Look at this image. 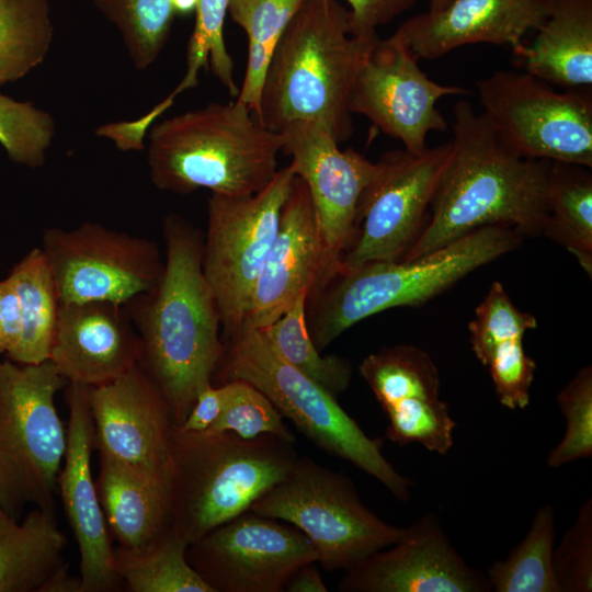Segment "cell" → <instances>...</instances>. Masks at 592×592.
I'll return each instance as SVG.
<instances>
[{
    "label": "cell",
    "instance_id": "4fadbf2b",
    "mask_svg": "<svg viewBox=\"0 0 592 592\" xmlns=\"http://www.w3.org/2000/svg\"><path fill=\"white\" fill-rule=\"evenodd\" d=\"M452 141L421 152L382 155L357 208L356 235L341 259L353 269L375 261H399L421 230L428 206L451 159Z\"/></svg>",
    "mask_w": 592,
    "mask_h": 592
},
{
    "label": "cell",
    "instance_id": "ee69618b",
    "mask_svg": "<svg viewBox=\"0 0 592 592\" xmlns=\"http://www.w3.org/2000/svg\"><path fill=\"white\" fill-rule=\"evenodd\" d=\"M224 401L221 385L209 384L197 395L196 400L182 424L183 431L204 432L208 430L220 414Z\"/></svg>",
    "mask_w": 592,
    "mask_h": 592
},
{
    "label": "cell",
    "instance_id": "f35d334b",
    "mask_svg": "<svg viewBox=\"0 0 592 592\" xmlns=\"http://www.w3.org/2000/svg\"><path fill=\"white\" fill-rule=\"evenodd\" d=\"M523 337L504 338L477 356L488 367L501 405L515 410L530 402L536 363L523 348Z\"/></svg>",
    "mask_w": 592,
    "mask_h": 592
},
{
    "label": "cell",
    "instance_id": "ffe728a7",
    "mask_svg": "<svg viewBox=\"0 0 592 592\" xmlns=\"http://www.w3.org/2000/svg\"><path fill=\"white\" fill-rule=\"evenodd\" d=\"M69 410L67 446L58 476L65 514L80 555V592H117L124 584L115 570L112 537L91 471L94 428L89 406V387L67 383Z\"/></svg>",
    "mask_w": 592,
    "mask_h": 592
},
{
    "label": "cell",
    "instance_id": "ab89813d",
    "mask_svg": "<svg viewBox=\"0 0 592 592\" xmlns=\"http://www.w3.org/2000/svg\"><path fill=\"white\" fill-rule=\"evenodd\" d=\"M553 567L559 592L592 590V500L579 509L572 525L553 551Z\"/></svg>",
    "mask_w": 592,
    "mask_h": 592
},
{
    "label": "cell",
    "instance_id": "1f68e13d",
    "mask_svg": "<svg viewBox=\"0 0 592 592\" xmlns=\"http://www.w3.org/2000/svg\"><path fill=\"white\" fill-rule=\"evenodd\" d=\"M555 509L540 506L525 537L503 560L487 570L491 590L496 592H559L553 551L556 527Z\"/></svg>",
    "mask_w": 592,
    "mask_h": 592
},
{
    "label": "cell",
    "instance_id": "52a82bcc",
    "mask_svg": "<svg viewBox=\"0 0 592 592\" xmlns=\"http://www.w3.org/2000/svg\"><path fill=\"white\" fill-rule=\"evenodd\" d=\"M224 345L213 382L251 384L319 448L373 476L399 501L409 500L412 481L386 459L382 439L369 437L337 397L282 358L261 329L241 326Z\"/></svg>",
    "mask_w": 592,
    "mask_h": 592
},
{
    "label": "cell",
    "instance_id": "836d02e7",
    "mask_svg": "<svg viewBox=\"0 0 592 592\" xmlns=\"http://www.w3.org/2000/svg\"><path fill=\"white\" fill-rule=\"evenodd\" d=\"M119 31L128 56L139 70L160 56L177 15L171 0H92Z\"/></svg>",
    "mask_w": 592,
    "mask_h": 592
},
{
    "label": "cell",
    "instance_id": "603a6c76",
    "mask_svg": "<svg viewBox=\"0 0 592 592\" xmlns=\"http://www.w3.org/2000/svg\"><path fill=\"white\" fill-rule=\"evenodd\" d=\"M546 18L545 0H454L439 12L408 19L394 34L419 60L479 43L510 46L515 54Z\"/></svg>",
    "mask_w": 592,
    "mask_h": 592
},
{
    "label": "cell",
    "instance_id": "5b68a950",
    "mask_svg": "<svg viewBox=\"0 0 592 592\" xmlns=\"http://www.w3.org/2000/svg\"><path fill=\"white\" fill-rule=\"evenodd\" d=\"M295 444L263 434L183 431L175 425L167 466L169 526L189 545L248 511L299 457Z\"/></svg>",
    "mask_w": 592,
    "mask_h": 592
},
{
    "label": "cell",
    "instance_id": "d4e9b609",
    "mask_svg": "<svg viewBox=\"0 0 592 592\" xmlns=\"http://www.w3.org/2000/svg\"><path fill=\"white\" fill-rule=\"evenodd\" d=\"M95 488L109 533L118 546H143L169 527L167 476L99 454Z\"/></svg>",
    "mask_w": 592,
    "mask_h": 592
},
{
    "label": "cell",
    "instance_id": "9c48e42d",
    "mask_svg": "<svg viewBox=\"0 0 592 592\" xmlns=\"http://www.w3.org/2000/svg\"><path fill=\"white\" fill-rule=\"evenodd\" d=\"M249 510L301 531L327 571H345L403 534V527L385 522L362 502L350 478L309 457H298Z\"/></svg>",
    "mask_w": 592,
    "mask_h": 592
},
{
    "label": "cell",
    "instance_id": "484cf974",
    "mask_svg": "<svg viewBox=\"0 0 592 592\" xmlns=\"http://www.w3.org/2000/svg\"><path fill=\"white\" fill-rule=\"evenodd\" d=\"M67 543L55 512L33 508L20 520L0 506V592H38L66 563Z\"/></svg>",
    "mask_w": 592,
    "mask_h": 592
},
{
    "label": "cell",
    "instance_id": "8d00e7d4",
    "mask_svg": "<svg viewBox=\"0 0 592 592\" xmlns=\"http://www.w3.org/2000/svg\"><path fill=\"white\" fill-rule=\"evenodd\" d=\"M220 385L224 391L220 414L204 432L229 431L243 439L270 434L295 444L294 434L283 422L284 417L259 389L241 379Z\"/></svg>",
    "mask_w": 592,
    "mask_h": 592
},
{
    "label": "cell",
    "instance_id": "f6af8a7d",
    "mask_svg": "<svg viewBox=\"0 0 592 592\" xmlns=\"http://www.w3.org/2000/svg\"><path fill=\"white\" fill-rule=\"evenodd\" d=\"M316 563L317 561H310L299 567L287 581L284 591L327 592L328 588Z\"/></svg>",
    "mask_w": 592,
    "mask_h": 592
},
{
    "label": "cell",
    "instance_id": "7402d4cb",
    "mask_svg": "<svg viewBox=\"0 0 592 592\" xmlns=\"http://www.w3.org/2000/svg\"><path fill=\"white\" fill-rule=\"evenodd\" d=\"M140 355V339L125 305L60 304L49 361L67 383H109L137 365Z\"/></svg>",
    "mask_w": 592,
    "mask_h": 592
},
{
    "label": "cell",
    "instance_id": "d590c367",
    "mask_svg": "<svg viewBox=\"0 0 592 592\" xmlns=\"http://www.w3.org/2000/svg\"><path fill=\"white\" fill-rule=\"evenodd\" d=\"M55 134V121L48 112L0 92V145L13 162L42 167Z\"/></svg>",
    "mask_w": 592,
    "mask_h": 592
},
{
    "label": "cell",
    "instance_id": "7dc6e473",
    "mask_svg": "<svg viewBox=\"0 0 592 592\" xmlns=\"http://www.w3.org/2000/svg\"><path fill=\"white\" fill-rule=\"evenodd\" d=\"M198 0H171L175 14L194 12Z\"/></svg>",
    "mask_w": 592,
    "mask_h": 592
},
{
    "label": "cell",
    "instance_id": "d6a6232c",
    "mask_svg": "<svg viewBox=\"0 0 592 592\" xmlns=\"http://www.w3.org/2000/svg\"><path fill=\"white\" fill-rule=\"evenodd\" d=\"M307 294L300 295L261 330L282 358L337 397L349 387L352 367L337 355H321L314 344L307 326Z\"/></svg>",
    "mask_w": 592,
    "mask_h": 592
},
{
    "label": "cell",
    "instance_id": "4316f807",
    "mask_svg": "<svg viewBox=\"0 0 592 592\" xmlns=\"http://www.w3.org/2000/svg\"><path fill=\"white\" fill-rule=\"evenodd\" d=\"M8 276L20 304L21 334L4 357L20 364L45 362L49 360L60 301L42 248L30 250Z\"/></svg>",
    "mask_w": 592,
    "mask_h": 592
},
{
    "label": "cell",
    "instance_id": "74e56055",
    "mask_svg": "<svg viewBox=\"0 0 592 592\" xmlns=\"http://www.w3.org/2000/svg\"><path fill=\"white\" fill-rule=\"evenodd\" d=\"M556 400L566 420V432L547 457L553 468L592 456V367L581 368Z\"/></svg>",
    "mask_w": 592,
    "mask_h": 592
},
{
    "label": "cell",
    "instance_id": "83f0119b",
    "mask_svg": "<svg viewBox=\"0 0 592 592\" xmlns=\"http://www.w3.org/2000/svg\"><path fill=\"white\" fill-rule=\"evenodd\" d=\"M590 168L549 162L547 208L543 235L563 246L583 270L592 273V175Z\"/></svg>",
    "mask_w": 592,
    "mask_h": 592
},
{
    "label": "cell",
    "instance_id": "8fae6325",
    "mask_svg": "<svg viewBox=\"0 0 592 592\" xmlns=\"http://www.w3.org/2000/svg\"><path fill=\"white\" fill-rule=\"evenodd\" d=\"M296 174L291 164L251 195L212 193L202 267L214 294L224 338L242 326L253 285L276 237Z\"/></svg>",
    "mask_w": 592,
    "mask_h": 592
},
{
    "label": "cell",
    "instance_id": "7bdbcfd3",
    "mask_svg": "<svg viewBox=\"0 0 592 592\" xmlns=\"http://www.w3.org/2000/svg\"><path fill=\"white\" fill-rule=\"evenodd\" d=\"M21 334V311L11 280L0 281V357L18 344Z\"/></svg>",
    "mask_w": 592,
    "mask_h": 592
},
{
    "label": "cell",
    "instance_id": "ba28073f",
    "mask_svg": "<svg viewBox=\"0 0 592 592\" xmlns=\"http://www.w3.org/2000/svg\"><path fill=\"white\" fill-rule=\"evenodd\" d=\"M66 385L49 360L0 357V506L16 519L27 506L55 512L67 446L55 396Z\"/></svg>",
    "mask_w": 592,
    "mask_h": 592
},
{
    "label": "cell",
    "instance_id": "30bf717a",
    "mask_svg": "<svg viewBox=\"0 0 592 592\" xmlns=\"http://www.w3.org/2000/svg\"><path fill=\"white\" fill-rule=\"evenodd\" d=\"M476 87L481 114L511 153L592 167L591 87L558 92L512 69L497 70Z\"/></svg>",
    "mask_w": 592,
    "mask_h": 592
},
{
    "label": "cell",
    "instance_id": "e0dca14e",
    "mask_svg": "<svg viewBox=\"0 0 592 592\" xmlns=\"http://www.w3.org/2000/svg\"><path fill=\"white\" fill-rule=\"evenodd\" d=\"M341 267L329 254L309 191L295 177L274 242L253 285L242 326L262 329L303 294L308 296Z\"/></svg>",
    "mask_w": 592,
    "mask_h": 592
},
{
    "label": "cell",
    "instance_id": "2e32d148",
    "mask_svg": "<svg viewBox=\"0 0 592 592\" xmlns=\"http://www.w3.org/2000/svg\"><path fill=\"white\" fill-rule=\"evenodd\" d=\"M282 152L309 191L323 243L338 262L356 235L360 198L378 170L352 148L339 143L320 123L297 121L280 130Z\"/></svg>",
    "mask_w": 592,
    "mask_h": 592
},
{
    "label": "cell",
    "instance_id": "b9f144b4",
    "mask_svg": "<svg viewBox=\"0 0 592 592\" xmlns=\"http://www.w3.org/2000/svg\"><path fill=\"white\" fill-rule=\"evenodd\" d=\"M350 5L351 33L360 37L377 34V29L414 5L417 0H345Z\"/></svg>",
    "mask_w": 592,
    "mask_h": 592
},
{
    "label": "cell",
    "instance_id": "6da1fadb",
    "mask_svg": "<svg viewBox=\"0 0 592 592\" xmlns=\"http://www.w3.org/2000/svg\"><path fill=\"white\" fill-rule=\"evenodd\" d=\"M163 270L126 306L141 343L139 367L166 400L175 425L213 384L225 345L214 294L202 267L203 232L179 214L163 218Z\"/></svg>",
    "mask_w": 592,
    "mask_h": 592
},
{
    "label": "cell",
    "instance_id": "f1b7e54d",
    "mask_svg": "<svg viewBox=\"0 0 592 592\" xmlns=\"http://www.w3.org/2000/svg\"><path fill=\"white\" fill-rule=\"evenodd\" d=\"M187 547L169 526L143 546L114 547L115 570L130 592H214L189 563Z\"/></svg>",
    "mask_w": 592,
    "mask_h": 592
},
{
    "label": "cell",
    "instance_id": "44dd1931",
    "mask_svg": "<svg viewBox=\"0 0 592 592\" xmlns=\"http://www.w3.org/2000/svg\"><path fill=\"white\" fill-rule=\"evenodd\" d=\"M94 449L136 469L167 476L175 423L168 405L139 365L89 387Z\"/></svg>",
    "mask_w": 592,
    "mask_h": 592
},
{
    "label": "cell",
    "instance_id": "8992f818",
    "mask_svg": "<svg viewBox=\"0 0 592 592\" xmlns=\"http://www.w3.org/2000/svg\"><path fill=\"white\" fill-rule=\"evenodd\" d=\"M521 242L512 227L488 225L412 260L340 267L308 296L310 338L321 351L345 330L383 310L425 303Z\"/></svg>",
    "mask_w": 592,
    "mask_h": 592
},
{
    "label": "cell",
    "instance_id": "7a4b0ae2",
    "mask_svg": "<svg viewBox=\"0 0 592 592\" xmlns=\"http://www.w3.org/2000/svg\"><path fill=\"white\" fill-rule=\"evenodd\" d=\"M453 152L431 201L432 215L401 260L430 253L488 225L540 235L547 220L548 160L520 158L470 103L453 107Z\"/></svg>",
    "mask_w": 592,
    "mask_h": 592
},
{
    "label": "cell",
    "instance_id": "e575fe53",
    "mask_svg": "<svg viewBox=\"0 0 592 592\" xmlns=\"http://www.w3.org/2000/svg\"><path fill=\"white\" fill-rule=\"evenodd\" d=\"M230 0H198L195 9V25L191 35L184 77L164 99L173 104L182 92L198 83L200 70L209 66L228 93H239L234 77V61L224 38V23Z\"/></svg>",
    "mask_w": 592,
    "mask_h": 592
},
{
    "label": "cell",
    "instance_id": "cb8c5ba5",
    "mask_svg": "<svg viewBox=\"0 0 592 592\" xmlns=\"http://www.w3.org/2000/svg\"><path fill=\"white\" fill-rule=\"evenodd\" d=\"M547 18L514 55L524 71L568 89L592 84V0H545Z\"/></svg>",
    "mask_w": 592,
    "mask_h": 592
},
{
    "label": "cell",
    "instance_id": "ac0fdd59",
    "mask_svg": "<svg viewBox=\"0 0 592 592\" xmlns=\"http://www.w3.org/2000/svg\"><path fill=\"white\" fill-rule=\"evenodd\" d=\"M358 371L388 418L386 436L399 444H421L446 454L456 422L440 397V375L426 352L396 345L369 354Z\"/></svg>",
    "mask_w": 592,
    "mask_h": 592
},
{
    "label": "cell",
    "instance_id": "c3c4849f",
    "mask_svg": "<svg viewBox=\"0 0 592 592\" xmlns=\"http://www.w3.org/2000/svg\"><path fill=\"white\" fill-rule=\"evenodd\" d=\"M454 0H429V10L428 12L434 13L445 9Z\"/></svg>",
    "mask_w": 592,
    "mask_h": 592
},
{
    "label": "cell",
    "instance_id": "9a60e30c",
    "mask_svg": "<svg viewBox=\"0 0 592 592\" xmlns=\"http://www.w3.org/2000/svg\"><path fill=\"white\" fill-rule=\"evenodd\" d=\"M419 59L395 34L377 38L355 80L349 109L368 118L380 132L398 139L410 152L425 150L431 132H444L447 122L436 106L440 99L464 95L457 86L430 79Z\"/></svg>",
    "mask_w": 592,
    "mask_h": 592
},
{
    "label": "cell",
    "instance_id": "f546056e",
    "mask_svg": "<svg viewBox=\"0 0 592 592\" xmlns=\"http://www.w3.org/2000/svg\"><path fill=\"white\" fill-rule=\"evenodd\" d=\"M306 0H230L228 13L248 37V61L235 100L257 117L265 73L288 23Z\"/></svg>",
    "mask_w": 592,
    "mask_h": 592
},
{
    "label": "cell",
    "instance_id": "60d3db41",
    "mask_svg": "<svg viewBox=\"0 0 592 592\" xmlns=\"http://www.w3.org/2000/svg\"><path fill=\"white\" fill-rule=\"evenodd\" d=\"M536 326L535 317L520 311L511 301L503 285L493 282L469 323L473 351L477 357L497 341L523 337L527 330Z\"/></svg>",
    "mask_w": 592,
    "mask_h": 592
},
{
    "label": "cell",
    "instance_id": "3957f363",
    "mask_svg": "<svg viewBox=\"0 0 592 592\" xmlns=\"http://www.w3.org/2000/svg\"><path fill=\"white\" fill-rule=\"evenodd\" d=\"M378 37L353 35L349 10L338 0H306L273 52L257 119L275 132L314 121L339 144L348 140L353 134L351 93Z\"/></svg>",
    "mask_w": 592,
    "mask_h": 592
},
{
    "label": "cell",
    "instance_id": "bcb514c9",
    "mask_svg": "<svg viewBox=\"0 0 592 592\" xmlns=\"http://www.w3.org/2000/svg\"><path fill=\"white\" fill-rule=\"evenodd\" d=\"M80 576L70 574L65 563L44 582L38 592H80Z\"/></svg>",
    "mask_w": 592,
    "mask_h": 592
},
{
    "label": "cell",
    "instance_id": "7c38bea8",
    "mask_svg": "<svg viewBox=\"0 0 592 592\" xmlns=\"http://www.w3.org/2000/svg\"><path fill=\"white\" fill-rule=\"evenodd\" d=\"M42 250L60 304L127 305L159 280L163 262L153 240L84 221L71 229L46 228Z\"/></svg>",
    "mask_w": 592,
    "mask_h": 592
},
{
    "label": "cell",
    "instance_id": "4dcf8cb0",
    "mask_svg": "<svg viewBox=\"0 0 592 592\" xmlns=\"http://www.w3.org/2000/svg\"><path fill=\"white\" fill-rule=\"evenodd\" d=\"M53 36L47 0H0V86L41 65Z\"/></svg>",
    "mask_w": 592,
    "mask_h": 592
},
{
    "label": "cell",
    "instance_id": "277c9868",
    "mask_svg": "<svg viewBox=\"0 0 592 592\" xmlns=\"http://www.w3.org/2000/svg\"><path fill=\"white\" fill-rule=\"evenodd\" d=\"M147 163L152 184L185 195L201 189L243 196L265 187L277 172L282 137L236 100L212 102L153 124Z\"/></svg>",
    "mask_w": 592,
    "mask_h": 592
},
{
    "label": "cell",
    "instance_id": "d6986e66",
    "mask_svg": "<svg viewBox=\"0 0 592 592\" xmlns=\"http://www.w3.org/2000/svg\"><path fill=\"white\" fill-rule=\"evenodd\" d=\"M344 592H486V574L473 569L453 546L439 519L426 514L400 539L345 570Z\"/></svg>",
    "mask_w": 592,
    "mask_h": 592
},
{
    "label": "cell",
    "instance_id": "5bb4252c",
    "mask_svg": "<svg viewBox=\"0 0 592 592\" xmlns=\"http://www.w3.org/2000/svg\"><path fill=\"white\" fill-rule=\"evenodd\" d=\"M186 558L214 592H283L318 557L301 531L248 510L190 544Z\"/></svg>",
    "mask_w": 592,
    "mask_h": 592
}]
</instances>
